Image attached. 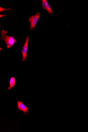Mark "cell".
Returning <instances> with one entry per match:
<instances>
[{
    "instance_id": "obj_6",
    "label": "cell",
    "mask_w": 88,
    "mask_h": 132,
    "mask_svg": "<svg viewBox=\"0 0 88 132\" xmlns=\"http://www.w3.org/2000/svg\"><path fill=\"white\" fill-rule=\"evenodd\" d=\"M15 83L16 81L15 78L14 77L11 78L9 82L10 86L8 88V89L10 90L15 85Z\"/></svg>"
},
{
    "instance_id": "obj_2",
    "label": "cell",
    "mask_w": 88,
    "mask_h": 132,
    "mask_svg": "<svg viewBox=\"0 0 88 132\" xmlns=\"http://www.w3.org/2000/svg\"><path fill=\"white\" fill-rule=\"evenodd\" d=\"M41 15L40 13L37 12L34 15L32 16L29 18V22L30 23V26L29 28L31 31H33L34 30Z\"/></svg>"
},
{
    "instance_id": "obj_5",
    "label": "cell",
    "mask_w": 88,
    "mask_h": 132,
    "mask_svg": "<svg viewBox=\"0 0 88 132\" xmlns=\"http://www.w3.org/2000/svg\"><path fill=\"white\" fill-rule=\"evenodd\" d=\"M42 1L43 8L47 11L50 15H53L54 14L53 11L46 0H42Z\"/></svg>"
},
{
    "instance_id": "obj_7",
    "label": "cell",
    "mask_w": 88,
    "mask_h": 132,
    "mask_svg": "<svg viewBox=\"0 0 88 132\" xmlns=\"http://www.w3.org/2000/svg\"><path fill=\"white\" fill-rule=\"evenodd\" d=\"M11 8L9 9H5L2 8L1 7H0V12H1L3 11H9L11 10Z\"/></svg>"
},
{
    "instance_id": "obj_8",
    "label": "cell",
    "mask_w": 88,
    "mask_h": 132,
    "mask_svg": "<svg viewBox=\"0 0 88 132\" xmlns=\"http://www.w3.org/2000/svg\"><path fill=\"white\" fill-rule=\"evenodd\" d=\"M0 16H1V17H1H1H3L6 16H7V15L6 14L1 15H0Z\"/></svg>"
},
{
    "instance_id": "obj_1",
    "label": "cell",
    "mask_w": 88,
    "mask_h": 132,
    "mask_svg": "<svg viewBox=\"0 0 88 132\" xmlns=\"http://www.w3.org/2000/svg\"><path fill=\"white\" fill-rule=\"evenodd\" d=\"M7 31L3 30L2 32V37L0 38L2 40H4L6 43L8 48H11L15 43L17 42V37L16 36H10L7 34Z\"/></svg>"
},
{
    "instance_id": "obj_4",
    "label": "cell",
    "mask_w": 88,
    "mask_h": 132,
    "mask_svg": "<svg viewBox=\"0 0 88 132\" xmlns=\"http://www.w3.org/2000/svg\"><path fill=\"white\" fill-rule=\"evenodd\" d=\"M17 102L18 109L19 111L23 112L24 114H27L28 111L31 110L25 105L22 102L17 100Z\"/></svg>"
},
{
    "instance_id": "obj_3",
    "label": "cell",
    "mask_w": 88,
    "mask_h": 132,
    "mask_svg": "<svg viewBox=\"0 0 88 132\" xmlns=\"http://www.w3.org/2000/svg\"><path fill=\"white\" fill-rule=\"evenodd\" d=\"M30 35L27 36L26 39V43L24 46L22 47V49L21 51L22 53V61L24 62L26 60L28 57L27 52L28 48V45Z\"/></svg>"
}]
</instances>
